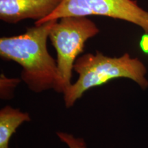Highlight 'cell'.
<instances>
[{"label":"cell","mask_w":148,"mask_h":148,"mask_svg":"<svg viewBox=\"0 0 148 148\" xmlns=\"http://www.w3.org/2000/svg\"><path fill=\"white\" fill-rule=\"evenodd\" d=\"M140 49L145 53L148 54V33H145L140 38L139 42Z\"/></svg>","instance_id":"obj_10"},{"label":"cell","mask_w":148,"mask_h":148,"mask_svg":"<svg viewBox=\"0 0 148 148\" xmlns=\"http://www.w3.org/2000/svg\"><path fill=\"white\" fill-rule=\"evenodd\" d=\"M95 15L130 22L148 33V12L134 0H86Z\"/></svg>","instance_id":"obj_5"},{"label":"cell","mask_w":148,"mask_h":148,"mask_svg":"<svg viewBox=\"0 0 148 148\" xmlns=\"http://www.w3.org/2000/svg\"><path fill=\"white\" fill-rule=\"evenodd\" d=\"M57 19L28 27L17 36L0 38V56L21 66V79L35 92L53 89L58 92L57 62L47 50V40Z\"/></svg>","instance_id":"obj_1"},{"label":"cell","mask_w":148,"mask_h":148,"mask_svg":"<svg viewBox=\"0 0 148 148\" xmlns=\"http://www.w3.org/2000/svg\"><path fill=\"white\" fill-rule=\"evenodd\" d=\"M95 15L86 0H62L59 5L49 16L41 21L35 22V25H40L54 19H60L69 16H86Z\"/></svg>","instance_id":"obj_7"},{"label":"cell","mask_w":148,"mask_h":148,"mask_svg":"<svg viewBox=\"0 0 148 148\" xmlns=\"http://www.w3.org/2000/svg\"><path fill=\"white\" fill-rule=\"evenodd\" d=\"M30 116L10 106L3 107L0 110V148H10L11 136L24 122L29 121Z\"/></svg>","instance_id":"obj_6"},{"label":"cell","mask_w":148,"mask_h":148,"mask_svg":"<svg viewBox=\"0 0 148 148\" xmlns=\"http://www.w3.org/2000/svg\"><path fill=\"white\" fill-rule=\"evenodd\" d=\"M73 71L78 75L77 79L63 93L64 105L67 108L73 106L88 90L106 84L111 79H130L142 89L148 87L145 64L127 53L120 57L107 56L99 51L86 53L76 59Z\"/></svg>","instance_id":"obj_2"},{"label":"cell","mask_w":148,"mask_h":148,"mask_svg":"<svg viewBox=\"0 0 148 148\" xmlns=\"http://www.w3.org/2000/svg\"><path fill=\"white\" fill-rule=\"evenodd\" d=\"M62 0H0V18L16 23L26 18L41 21L55 10Z\"/></svg>","instance_id":"obj_4"},{"label":"cell","mask_w":148,"mask_h":148,"mask_svg":"<svg viewBox=\"0 0 148 148\" xmlns=\"http://www.w3.org/2000/svg\"><path fill=\"white\" fill-rule=\"evenodd\" d=\"M99 32L97 25L86 16L60 18L51 27L49 38L57 54L58 92L70 87L72 71L77 56L84 51L85 42Z\"/></svg>","instance_id":"obj_3"},{"label":"cell","mask_w":148,"mask_h":148,"mask_svg":"<svg viewBox=\"0 0 148 148\" xmlns=\"http://www.w3.org/2000/svg\"><path fill=\"white\" fill-rule=\"evenodd\" d=\"M20 79L18 78H8L4 74H1L0 77V85H1V98L3 99H10L12 97L14 88L18 83Z\"/></svg>","instance_id":"obj_8"},{"label":"cell","mask_w":148,"mask_h":148,"mask_svg":"<svg viewBox=\"0 0 148 148\" xmlns=\"http://www.w3.org/2000/svg\"><path fill=\"white\" fill-rule=\"evenodd\" d=\"M56 134L61 141L66 144L69 148H86V143L82 138H77L66 132H58Z\"/></svg>","instance_id":"obj_9"}]
</instances>
